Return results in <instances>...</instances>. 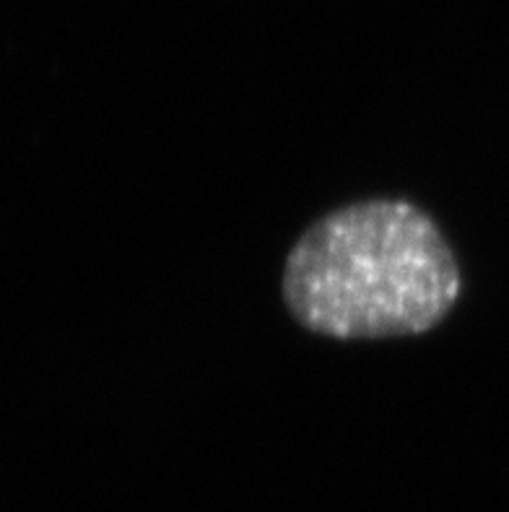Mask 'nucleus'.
Listing matches in <instances>:
<instances>
[{"instance_id":"1","label":"nucleus","mask_w":509,"mask_h":512,"mask_svg":"<svg viewBox=\"0 0 509 512\" xmlns=\"http://www.w3.org/2000/svg\"><path fill=\"white\" fill-rule=\"evenodd\" d=\"M281 297L294 323L333 341L424 336L463 297L455 247L408 198H361L315 219L291 245Z\"/></svg>"}]
</instances>
